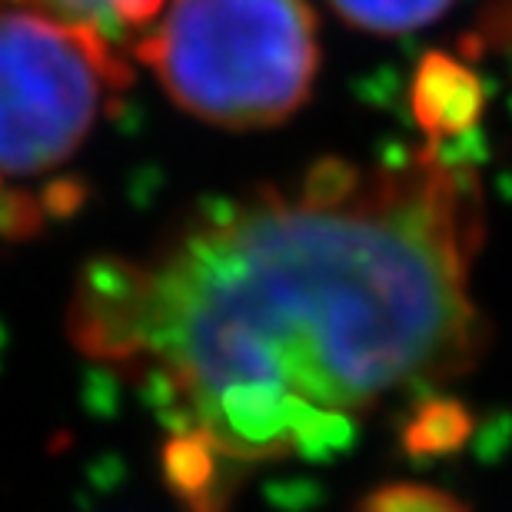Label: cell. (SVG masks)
<instances>
[{"instance_id":"cell-5","label":"cell","mask_w":512,"mask_h":512,"mask_svg":"<svg viewBox=\"0 0 512 512\" xmlns=\"http://www.w3.org/2000/svg\"><path fill=\"white\" fill-rule=\"evenodd\" d=\"M160 469L163 486L183 512H230L247 466L227 459L197 429H187V433H170L163 443Z\"/></svg>"},{"instance_id":"cell-2","label":"cell","mask_w":512,"mask_h":512,"mask_svg":"<svg viewBox=\"0 0 512 512\" xmlns=\"http://www.w3.org/2000/svg\"><path fill=\"white\" fill-rule=\"evenodd\" d=\"M157 37L170 100L223 130L290 120L320 74L310 0H173Z\"/></svg>"},{"instance_id":"cell-10","label":"cell","mask_w":512,"mask_h":512,"mask_svg":"<svg viewBox=\"0 0 512 512\" xmlns=\"http://www.w3.org/2000/svg\"><path fill=\"white\" fill-rule=\"evenodd\" d=\"M90 200V187L84 177L77 173H67V177H54L40 190V207L50 220H74L80 210L87 207Z\"/></svg>"},{"instance_id":"cell-9","label":"cell","mask_w":512,"mask_h":512,"mask_svg":"<svg viewBox=\"0 0 512 512\" xmlns=\"http://www.w3.org/2000/svg\"><path fill=\"white\" fill-rule=\"evenodd\" d=\"M47 213L40 200L27 190H0V240L27 243L44 237Z\"/></svg>"},{"instance_id":"cell-1","label":"cell","mask_w":512,"mask_h":512,"mask_svg":"<svg viewBox=\"0 0 512 512\" xmlns=\"http://www.w3.org/2000/svg\"><path fill=\"white\" fill-rule=\"evenodd\" d=\"M483 183L419 150L366 170L343 203L260 187L213 200L140 266L137 389L170 433L197 429L240 466L300 456L326 413H366L483 360L469 293Z\"/></svg>"},{"instance_id":"cell-11","label":"cell","mask_w":512,"mask_h":512,"mask_svg":"<svg viewBox=\"0 0 512 512\" xmlns=\"http://www.w3.org/2000/svg\"><path fill=\"white\" fill-rule=\"evenodd\" d=\"M117 376L114 370L107 366H94L87 376H84V406L94 409L100 416H110L114 413V403H117Z\"/></svg>"},{"instance_id":"cell-4","label":"cell","mask_w":512,"mask_h":512,"mask_svg":"<svg viewBox=\"0 0 512 512\" xmlns=\"http://www.w3.org/2000/svg\"><path fill=\"white\" fill-rule=\"evenodd\" d=\"M409 104L429 143H446L479 130L486 114V87L459 57L429 50L413 74Z\"/></svg>"},{"instance_id":"cell-6","label":"cell","mask_w":512,"mask_h":512,"mask_svg":"<svg viewBox=\"0 0 512 512\" xmlns=\"http://www.w3.org/2000/svg\"><path fill=\"white\" fill-rule=\"evenodd\" d=\"M476 429L469 406L456 396L423 399L403 426V449L409 456H453Z\"/></svg>"},{"instance_id":"cell-7","label":"cell","mask_w":512,"mask_h":512,"mask_svg":"<svg viewBox=\"0 0 512 512\" xmlns=\"http://www.w3.org/2000/svg\"><path fill=\"white\" fill-rule=\"evenodd\" d=\"M330 7L346 24L393 37L433 24L453 7V0H330Z\"/></svg>"},{"instance_id":"cell-12","label":"cell","mask_w":512,"mask_h":512,"mask_svg":"<svg viewBox=\"0 0 512 512\" xmlns=\"http://www.w3.org/2000/svg\"><path fill=\"white\" fill-rule=\"evenodd\" d=\"M160 7L163 0H110V17L127 34L130 27H147L160 14Z\"/></svg>"},{"instance_id":"cell-3","label":"cell","mask_w":512,"mask_h":512,"mask_svg":"<svg viewBox=\"0 0 512 512\" xmlns=\"http://www.w3.org/2000/svg\"><path fill=\"white\" fill-rule=\"evenodd\" d=\"M100 77L74 24L0 10V170L44 173L87 140Z\"/></svg>"},{"instance_id":"cell-8","label":"cell","mask_w":512,"mask_h":512,"mask_svg":"<svg viewBox=\"0 0 512 512\" xmlns=\"http://www.w3.org/2000/svg\"><path fill=\"white\" fill-rule=\"evenodd\" d=\"M360 512H469L463 499L446 489L423 483H389L373 489L360 503Z\"/></svg>"},{"instance_id":"cell-13","label":"cell","mask_w":512,"mask_h":512,"mask_svg":"<svg viewBox=\"0 0 512 512\" xmlns=\"http://www.w3.org/2000/svg\"><path fill=\"white\" fill-rule=\"evenodd\" d=\"M4 340H7V333H4V326H0V350H4V346H7Z\"/></svg>"}]
</instances>
